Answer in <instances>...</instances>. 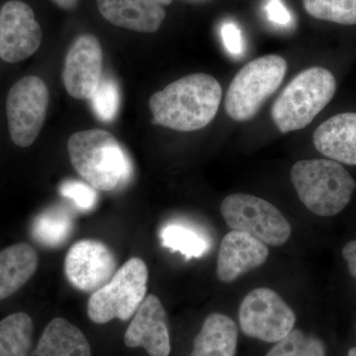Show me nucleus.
Instances as JSON below:
<instances>
[{
    "label": "nucleus",
    "instance_id": "c85d7f7f",
    "mask_svg": "<svg viewBox=\"0 0 356 356\" xmlns=\"http://www.w3.org/2000/svg\"><path fill=\"white\" fill-rule=\"evenodd\" d=\"M343 257L348 262L350 273L356 280V240L350 241L344 245Z\"/></svg>",
    "mask_w": 356,
    "mask_h": 356
},
{
    "label": "nucleus",
    "instance_id": "f8f14e48",
    "mask_svg": "<svg viewBox=\"0 0 356 356\" xmlns=\"http://www.w3.org/2000/svg\"><path fill=\"white\" fill-rule=\"evenodd\" d=\"M102 44L95 35L77 37L65 56L63 81L76 99H91L102 79Z\"/></svg>",
    "mask_w": 356,
    "mask_h": 356
},
{
    "label": "nucleus",
    "instance_id": "5701e85b",
    "mask_svg": "<svg viewBox=\"0 0 356 356\" xmlns=\"http://www.w3.org/2000/svg\"><path fill=\"white\" fill-rule=\"evenodd\" d=\"M312 17L341 25L356 24V0H303Z\"/></svg>",
    "mask_w": 356,
    "mask_h": 356
},
{
    "label": "nucleus",
    "instance_id": "f257e3e1",
    "mask_svg": "<svg viewBox=\"0 0 356 356\" xmlns=\"http://www.w3.org/2000/svg\"><path fill=\"white\" fill-rule=\"evenodd\" d=\"M222 95L219 81L209 74L182 77L152 95L154 123L179 132L200 130L216 116Z\"/></svg>",
    "mask_w": 356,
    "mask_h": 356
},
{
    "label": "nucleus",
    "instance_id": "9d476101",
    "mask_svg": "<svg viewBox=\"0 0 356 356\" xmlns=\"http://www.w3.org/2000/svg\"><path fill=\"white\" fill-rule=\"evenodd\" d=\"M116 271L113 252L99 241H79L65 257V276L72 286L83 292L97 291L112 280Z\"/></svg>",
    "mask_w": 356,
    "mask_h": 356
},
{
    "label": "nucleus",
    "instance_id": "bb28decb",
    "mask_svg": "<svg viewBox=\"0 0 356 356\" xmlns=\"http://www.w3.org/2000/svg\"><path fill=\"white\" fill-rule=\"evenodd\" d=\"M221 37L222 44L229 55L236 58L243 56L245 51V42L240 27L235 22L227 21L222 23Z\"/></svg>",
    "mask_w": 356,
    "mask_h": 356
},
{
    "label": "nucleus",
    "instance_id": "6ab92c4d",
    "mask_svg": "<svg viewBox=\"0 0 356 356\" xmlns=\"http://www.w3.org/2000/svg\"><path fill=\"white\" fill-rule=\"evenodd\" d=\"M238 336L233 318L220 313L211 314L194 339L191 356H235Z\"/></svg>",
    "mask_w": 356,
    "mask_h": 356
},
{
    "label": "nucleus",
    "instance_id": "1a4fd4ad",
    "mask_svg": "<svg viewBox=\"0 0 356 356\" xmlns=\"http://www.w3.org/2000/svg\"><path fill=\"white\" fill-rule=\"evenodd\" d=\"M245 336L266 343H277L294 329L296 316L278 293L257 288L248 293L238 311Z\"/></svg>",
    "mask_w": 356,
    "mask_h": 356
},
{
    "label": "nucleus",
    "instance_id": "a878e982",
    "mask_svg": "<svg viewBox=\"0 0 356 356\" xmlns=\"http://www.w3.org/2000/svg\"><path fill=\"white\" fill-rule=\"evenodd\" d=\"M91 185L77 180H67L60 186V192L64 197L74 201L81 211H90L97 202V193Z\"/></svg>",
    "mask_w": 356,
    "mask_h": 356
},
{
    "label": "nucleus",
    "instance_id": "c756f323",
    "mask_svg": "<svg viewBox=\"0 0 356 356\" xmlns=\"http://www.w3.org/2000/svg\"><path fill=\"white\" fill-rule=\"evenodd\" d=\"M51 1L65 10H72L79 3V0H51Z\"/></svg>",
    "mask_w": 356,
    "mask_h": 356
},
{
    "label": "nucleus",
    "instance_id": "7c9ffc66",
    "mask_svg": "<svg viewBox=\"0 0 356 356\" xmlns=\"http://www.w3.org/2000/svg\"><path fill=\"white\" fill-rule=\"evenodd\" d=\"M154 1L158 2V3L161 4V6H170V4L172 3V0H154Z\"/></svg>",
    "mask_w": 356,
    "mask_h": 356
},
{
    "label": "nucleus",
    "instance_id": "b1692460",
    "mask_svg": "<svg viewBox=\"0 0 356 356\" xmlns=\"http://www.w3.org/2000/svg\"><path fill=\"white\" fill-rule=\"evenodd\" d=\"M266 356H325V348L318 337L293 329Z\"/></svg>",
    "mask_w": 356,
    "mask_h": 356
},
{
    "label": "nucleus",
    "instance_id": "6e6552de",
    "mask_svg": "<svg viewBox=\"0 0 356 356\" xmlns=\"http://www.w3.org/2000/svg\"><path fill=\"white\" fill-rule=\"evenodd\" d=\"M49 89L38 76L19 79L9 91L6 115L11 140L16 146H31L38 137L46 119Z\"/></svg>",
    "mask_w": 356,
    "mask_h": 356
},
{
    "label": "nucleus",
    "instance_id": "2eb2a0df",
    "mask_svg": "<svg viewBox=\"0 0 356 356\" xmlns=\"http://www.w3.org/2000/svg\"><path fill=\"white\" fill-rule=\"evenodd\" d=\"M104 19L115 26L140 33L158 31L165 20L163 7L154 0H96Z\"/></svg>",
    "mask_w": 356,
    "mask_h": 356
},
{
    "label": "nucleus",
    "instance_id": "412c9836",
    "mask_svg": "<svg viewBox=\"0 0 356 356\" xmlns=\"http://www.w3.org/2000/svg\"><path fill=\"white\" fill-rule=\"evenodd\" d=\"M74 221L69 212L54 207L41 213L32 225V236L44 247L58 248L69 240Z\"/></svg>",
    "mask_w": 356,
    "mask_h": 356
},
{
    "label": "nucleus",
    "instance_id": "0eeeda50",
    "mask_svg": "<svg viewBox=\"0 0 356 356\" xmlns=\"http://www.w3.org/2000/svg\"><path fill=\"white\" fill-rule=\"evenodd\" d=\"M221 214L229 228L248 234L266 245L280 247L291 236V225L282 213L257 196L229 195L221 204Z\"/></svg>",
    "mask_w": 356,
    "mask_h": 356
},
{
    "label": "nucleus",
    "instance_id": "393cba45",
    "mask_svg": "<svg viewBox=\"0 0 356 356\" xmlns=\"http://www.w3.org/2000/svg\"><path fill=\"white\" fill-rule=\"evenodd\" d=\"M90 100L93 112L100 120H114L120 105V93L117 83L108 77L102 79V83Z\"/></svg>",
    "mask_w": 356,
    "mask_h": 356
},
{
    "label": "nucleus",
    "instance_id": "cd10ccee",
    "mask_svg": "<svg viewBox=\"0 0 356 356\" xmlns=\"http://www.w3.org/2000/svg\"><path fill=\"white\" fill-rule=\"evenodd\" d=\"M267 18L276 25L287 26L292 22V16L281 0H268L266 6Z\"/></svg>",
    "mask_w": 356,
    "mask_h": 356
},
{
    "label": "nucleus",
    "instance_id": "423d86ee",
    "mask_svg": "<svg viewBox=\"0 0 356 356\" xmlns=\"http://www.w3.org/2000/svg\"><path fill=\"white\" fill-rule=\"evenodd\" d=\"M147 281L145 261L139 257L129 259L105 286L92 293L88 303L89 318L95 324L130 320L146 298Z\"/></svg>",
    "mask_w": 356,
    "mask_h": 356
},
{
    "label": "nucleus",
    "instance_id": "f03ea898",
    "mask_svg": "<svg viewBox=\"0 0 356 356\" xmlns=\"http://www.w3.org/2000/svg\"><path fill=\"white\" fill-rule=\"evenodd\" d=\"M67 151L76 172L97 191H113L132 177L130 159L107 131L91 129L74 133L67 142Z\"/></svg>",
    "mask_w": 356,
    "mask_h": 356
},
{
    "label": "nucleus",
    "instance_id": "2f4dec72",
    "mask_svg": "<svg viewBox=\"0 0 356 356\" xmlns=\"http://www.w3.org/2000/svg\"><path fill=\"white\" fill-rule=\"evenodd\" d=\"M348 356H356V348H351V350L348 351Z\"/></svg>",
    "mask_w": 356,
    "mask_h": 356
},
{
    "label": "nucleus",
    "instance_id": "f3484780",
    "mask_svg": "<svg viewBox=\"0 0 356 356\" xmlns=\"http://www.w3.org/2000/svg\"><path fill=\"white\" fill-rule=\"evenodd\" d=\"M36 250L26 243H16L0 252V301L20 290L38 268Z\"/></svg>",
    "mask_w": 356,
    "mask_h": 356
},
{
    "label": "nucleus",
    "instance_id": "4468645a",
    "mask_svg": "<svg viewBox=\"0 0 356 356\" xmlns=\"http://www.w3.org/2000/svg\"><path fill=\"white\" fill-rule=\"evenodd\" d=\"M269 252L261 241L240 231L222 238L217 261V275L225 283L233 282L245 273L261 266Z\"/></svg>",
    "mask_w": 356,
    "mask_h": 356
},
{
    "label": "nucleus",
    "instance_id": "a211bd4d",
    "mask_svg": "<svg viewBox=\"0 0 356 356\" xmlns=\"http://www.w3.org/2000/svg\"><path fill=\"white\" fill-rule=\"evenodd\" d=\"M34 356H92L83 332L64 318L49 323L40 339Z\"/></svg>",
    "mask_w": 356,
    "mask_h": 356
},
{
    "label": "nucleus",
    "instance_id": "4be33fe9",
    "mask_svg": "<svg viewBox=\"0 0 356 356\" xmlns=\"http://www.w3.org/2000/svg\"><path fill=\"white\" fill-rule=\"evenodd\" d=\"M163 247L180 252L185 259L203 257L209 250L210 243L197 229L180 224H168L161 231Z\"/></svg>",
    "mask_w": 356,
    "mask_h": 356
},
{
    "label": "nucleus",
    "instance_id": "aec40b11",
    "mask_svg": "<svg viewBox=\"0 0 356 356\" xmlns=\"http://www.w3.org/2000/svg\"><path fill=\"white\" fill-rule=\"evenodd\" d=\"M34 324L26 313H14L0 321V356H29Z\"/></svg>",
    "mask_w": 356,
    "mask_h": 356
},
{
    "label": "nucleus",
    "instance_id": "20e7f679",
    "mask_svg": "<svg viewBox=\"0 0 356 356\" xmlns=\"http://www.w3.org/2000/svg\"><path fill=\"white\" fill-rule=\"evenodd\" d=\"M337 91L334 74L324 67H311L297 74L274 102L271 118L281 133L310 125L331 102Z\"/></svg>",
    "mask_w": 356,
    "mask_h": 356
},
{
    "label": "nucleus",
    "instance_id": "7ed1b4c3",
    "mask_svg": "<svg viewBox=\"0 0 356 356\" xmlns=\"http://www.w3.org/2000/svg\"><path fill=\"white\" fill-rule=\"evenodd\" d=\"M290 175L301 202L321 217L341 213L356 188L350 172L332 159H303L292 166Z\"/></svg>",
    "mask_w": 356,
    "mask_h": 356
},
{
    "label": "nucleus",
    "instance_id": "ddd939ff",
    "mask_svg": "<svg viewBox=\"0 0 356 356\" xmlns=\"http://www.w3.org/2000/svg\"><path fill=\"white\" fill-rule=\"evenodd\" d=\"M124 343L128 348H143L149 356H168L170 346L166 312L161 300L149 294L136 312L126 330Z\"/></svg>",
    "mask_w": 356,
    "mask_h": 356
},
{
    "label": "nucleus",
    "instance_id": "dca6fc26",
    "mask_svg": "<svg viewBox=\"0 0 356 356\" xmlns=\"http://www.w3.org/2000/svg\"><path fill=\"white\" fill-rule=\"evenodd\" d=\"M318 153L344 165H356V113L337 114L321 124L313 136Z\"/></svg>",
    "mask_w": 356,
    "mask_h": 356
},
{
    "label": "nucleus",
    "instance_id": "9b49d317",
    "mask_svg": "<svg viewBox=\"0 0 356 356\" xmlns=\"http://www.w3.org/2000/svg\"><path fill=\"white\" fill-rule=\"evenodd\" d=\"M42 29L31 7L20 0L6 2L0 11V58L19 63L31 57L42 42Z\"/></svg>",
    "mask_w": 356,
    "mask_h": 356
},
{
    "label": "nucleus",
    "instance_id": "39448f33",
    "mask_svg": "<svg viewBox=\"0 0 356 356\" xmlns=\"http://www.w3.org/2000/svg\"><path fill=\"white\" fill-rule=\"evenodd\" d=\"M287 63L278 55H266L248 63L229 83L225 109L233 120H252L262 105L280 88Z\"/></svg>",
    "mask_w": 356,
    "mask_h": 356
}]
</instances>
